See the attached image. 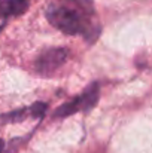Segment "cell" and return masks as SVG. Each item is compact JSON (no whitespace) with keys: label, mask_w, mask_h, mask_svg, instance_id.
<instances>
[{"label":"cell","mask_w":152,"mask_h":153,"mask_svg":"<svg viewBox=\"0 0 152 153\" xmlns=\"http://www.w3.org/2000/svg\"><path fill=\"white\" fill-rule=\"evenodd\" d=\"M45 16L52 27L67 36H79L93 45L101 34L93 0H52L45 7Z\"/></svg>","instance_id":"6da1fadb"},{"label":"cell","mask_w":152,"mask_h":153,"mask_svg":"<svg viewBox=\"0 0 152 153\" xmlns=\"http://www.w3.org/2000/svg\"><path fill=\"white\" fill-rule=\"evenodd\" d=\"M67 56L69 51L66 48H48L40 52L34 59V71L42 76H49L66 62Z\"/></svg>","instance_id":"3957f363"},{"label":"cell","mask_w":152,"mask_h":153,"mask_svg":"<svg viewBox=\"0 0 152 153\" xmlns=\"http://www.w3.org/2000/svg\"><path fill=\"white\" fill-rule=\"evenodd\" d=\"M28 0H0V19L6 22L7 18L19 16L28 9Z\"/></svg>","instance_id":"5b68a950"},{"label":"cell","mask_w":152,"mask_h":153,"mask_svg":"<svg viewBox=\"0 0 152 153\" xmlns=\"http://www.w3.org/2000/svg\"><path fill=\"white\" fill-rule=\"evenodd\" d=\"M46 110H48V104L46 102L36 101L33 102L31 105H28V107L16 108V110H13L10 113L0 114V120L4 122V123H18V122L25 120L27 117H33V119L42 120V117L45 116Z\"/></svg>","instance_id":"277c9868"},{"label":"cell","mask_w":152,"mask_h":153,"mask_svg":"<svg viewBox=\"0 0 152 153\" xmlns=\"http://www.w3.org/2000/svg\"><path fill=\"white\" fill-rule=\"evenodd\" d=\"M99 100H100V85H99V82H93L84 89L82 94L76 95L73 100L66 101L60 107H57V110L54 111L52 117L63 119V117L72 116V114L79 113V111H85L87 113V111L93 110L97 105Z\"/></svg>","instance_id":"7a4b0ae2"},{"label":"cell","mask_w":152,"mask_h":153,"mask_svg":"<svg viewBox=\"0 0 152 153\" xmlns=\"http://www.w3.org/2000/svg\"><path fill=\"white\" fill-rule=\"evenodd\" d=\"M4 149H6V146H4V141L0 138V153H3L4 152Z\"/></svg>","instance_id":"8992f818"}]
</instances>
